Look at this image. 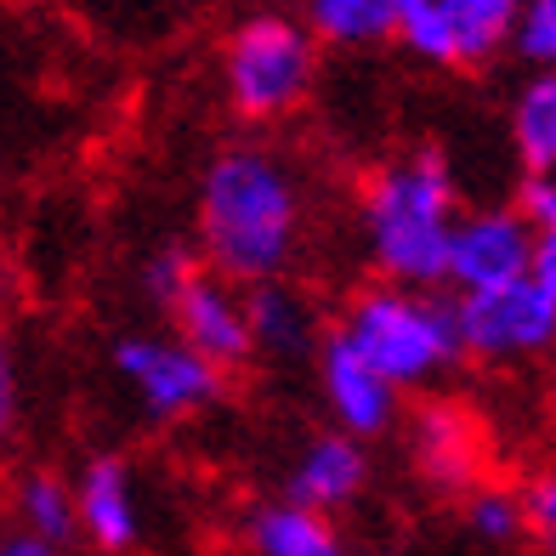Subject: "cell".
<instances>
[{"mask_svg":"<svg viewBox=\"0 0 556 556\" xmlns=\"http://www.w3.org/2000/svg\"><path fill=\"white\" fill-rule=\"evenodd\" d=\"M17 409H23V375H17V352L12 336L0 330V443L17 432Z\"/></svg>","mask_w":556,"mask_h":556,"instance_id":"obj_25","label":"cell"},{"mask_svg":"<svg viewBox=\"0 0 556 556\" xmlns=\"http://www.w3.org/2000/svg\"><path fill=\"white\" fill-rule=\"evenodd\" d=\"M392 7V40L426 68H460L454 58V35L438 0H387Z\"/></svg>","mask_w":556,"mask_h":556,"instance_id":"obj_19","label":"cell"},{"mask_svg":"<svg viewBox=\"0 0 556 556\" xmlns=\"http://www.w3.org/2000/svg\"><path fill=\"white\" fill-rule=\"evenodd\" d=\"M358 358L392 381L403 397L432 392L443 375L460 364V330H454V301L438 290H397V285H369L346 295L336 330Z\"/></svg>","mask_w":556,"mask_h":556,"instance_id":"obj_3","label":"cell"},{"mask_svg":"<svg viewBox=\"0 0 556 556\" xmlns=\"http://www.w3.org/2000/svg\"><path fill=\"white\" fill-rule=\"evenodd\" d=\"M460 522H466V534L477 545H517L522 540V505H517V489H505V483H477L460 494Z\"/></svg>","mask_w":556,"mask_h":556,"instance_id":"obj_20","label":"cell"},{"mask_svg":"<svg viewBox=\"0 0 556 556\" xmlns=\"http://www.w3.org/2000/svg\"><path fill=\"white\" fill-rule=\"evenodd\" d=\"M534 273V227L517 205H471L454 216L448 256H443V290L477 295L500 290Z\"/></svg>","mask_w":556,"mask_h":556,"instance_id":"obj_7","label":"cell"},{"mask_svg":"<svg viewBox=\"0 0 556 556\" xmlns=\"http://www.w3.org/2000/svg\"><path fill=\"white\" fill-rule=\"evenodd\" d=\"M318 86V40L295 12L256 7L222 35V97L244 125L290 119Z\"/></svg>","mask_w":556,"mask_h":556,"instance_id":"obj_4","label":"cell"},{"mask_svg":"<svg viewBox=\"0 0 556 556\" xmlns=\"http://www.w3.org/2000/svg\"><path fill=\"white\" fill-rule=\"evenodd\" d=\"M199 267H205V262H199L188 244H160V250H148V256H142L137 285H142V295L154 301V307H170L176 290H182Z\"/></svg>","mask_w":556,"mask_h":556,"instance_id":"obj_23","label":"cell"},{"mask_svg":"<svg viewBox=\"0 0 556 556\" xmlns=\"http://www.w3.org/2000/svg\"><path fill=\"white\" fill-rule=\"evenodd\" d=\"M460 182L438 148H403L358 188V250L375 285L443 290V256L460 216Z\"/></svg>","mask_w":556,"mask_h":556,"instance_id":"obj_2","label":"cell"},{"mask_svg":"<svg viewBox=\"0 0 556 556\" xmlns=\"http://www.w3.org/2000/svg\"><path fill=\"white\" fill-rule=\"evenodd\" d=\"M454 330H460V358L489 369H517L556 352V301L534 278L454 295Z\"/></svg>","mask_w":556,"mask_h":556,"instance_id":"obj_6","label":"cell"},{"mask_svg":"<svg viewBox=\"0 0 556 556\" xmlns=\"http://www.w3.org/2000/svg\"><path fill=\"white\" fill-rule=\"evenodd\" d=\"M165 330L182 341L188 352H199L211 369L233 375L244 369L256 352H250V318H244V290L227 285V278H216L211 267H199L182 290H176V301L165 307Z\"/></svg>","mask_w":556,"mask_h":556,"instance_id":"obj_10","label":"cell"},{"mask_svg":"<svg viewBox=\"0 0 556 556\" xmlns=\"http://www.w3.org/2000/svg\"><path fill=\"white\" fill-rule=\"evenodd\" d=\"M0 556H63V545H46L23 528H0Z\"/></svg>","mask_w":556,"mask_h":556,"instance_id":"obj_26","label":"cell"},{"mask_svg":"<svg viewBox=\"0 0 556 556\" xmlns=\"http://www.w3.org/2000/svg\"><path fill=\"white\" fill-rule=\"evenodd\" d=\"M511 52L528 68H556V0H522L511 23Z\"/></svg>","mask_w":556,"mask_h":556,"instance_id":"obj_22","label":"cell"},{"mask_svg":"<svg viewBox=\"0 0 556 556\" xmlns=\"http://www.w3.org/2000/svg\"><path fill=\"white\" fill-rule=\"evenodd\" d=\"M505 131L522 176H556V68H540L517 86Z\"/></svg>","mask_w":556,"mask_h":556,"instance_id":"obj_15","label":"cell"},{"mask_svg":"<svg viewBox=\"0 0 556 556\" xmlns=\"http://www.w3.org/2000/svg\"><path fill=\"white\" fill-rule=\"evenodd\" d=\"M199 262L227 285H273L290 278L307 239V188L301 170L273 142H227L199 170L193 199Z\"/></svg>","mask_w":556,"mask_h":556,"instance_id":"obj_1","label":"cell"},{"mask_svg":"<svg viewBox=\"0 0 556 556\" xmlns=\"http://www.w3.org/2000/svg\"><path fill=\"white\" fill-rule=\"evenodd\" d=\"M409 454L420 483L438 494H466L483 483V432L460 403H426L409 420Z\"/></svg>","mask_w":556,"mask_h":556,"instance_id":"obj_12","label":"cell"},{"mask_svg":"<svg viewBox=\"0 0 556 556\" xmlns=\"http://www.w3.org/2000/svg\"><path fill=\"white\" fill-rule=\"evenodd\" d=\"M244 556H358V545L346 540V528L324 511H307L285 494L256 500L239 522Z\"/></svg>","mask_w":556,"mask_h":556,"instance_id":"obj_14","label":"cell"},{"mask_svg":"<svg viewBox=\"0 0 556 556\" xmlns=\"http://www.w3.org/2000/svg\"><path fill=\"white\" fill-rule=\"evenodd\" d=\"M517 211L534 227V273L528 278L556 301V176H522Z\"/></svg>","mask_w":556,"mask_h":556,"instance_id":"obj_21","label":"cell"},{"mask_svg":"<svg viewBox=\"0 0 556 556\" xmlns=\"http://www.w3.org/2000/svg\"><path fill=\"white\" fill-rule=\"evenodd\" d=\"M7 295H12V290H7V267H0V307H7Z\"/></svg>","mask_w":556,"mask_h":556,"instance_id":"obj_27","label":"cell"},{"mask_svg":"<svg viewBox=\"0 0 556 556\" xmlns=\"http://www.w3.org/2000/svg\"><path fill=\"white\" fill-rule=\"evenodd\" d=\"M454 35V58L460 68H483L500 52H511V23L522 0H438Z\"/></svg>","mask_w":556,"mask_h":556,"instance_id":"obj_18","label":"cell"},{"mask_svg":"<svg viewBox=\"0 0 556 556\" xmlns=\"http://www.w3.org/2000/svg\"><path fill=\"white\" fill-rule=\"evenodd\" d=\"M301 23L318 46H336V52H369L392 40L387 0H301Z\"/></svg>","mask_w":556,"mask_h":556,"instance_id":"obj_17","label":"cell"},{"mask_svg":"<svg viewBox=\"0 0 556 556\" xmlns=\"http://www.w3.org/2000/svg\"><path fill=\"white\" fill-rule=\"evenodd\" d=\"M517 505H522V540L540 556H556V471L528 477L517 489Z\"/></svg>","mask_w":556,"mask_h":556,"instance_id":"obj_24","label":"cell"},{"mask_svg":"<svg viewBox=\"0 0 556 556\" xmlns=\"http://www.w3.org/2000/svg\"><path fill=\"white\" fill-rule=\"evenodd\" d=\"M307 369H313V387H318V403H324V420H330L336 432L358 438V443H381L403 426V392L392 381H381L341 336L324 330Z\"/></svg>","mask_w":556,"mask_h":556,"instance_id":"obj_9","label":"cell"},{"mask_svg":"<svg viewBox=\"0 0 556 556\" xmlns=\"http://www.w3.org/2000/svg\"><path fill=\"white\" fill-rule=\"evenodd\" d=\"M244 318H250V352L267 364H313L324 341L318 307L295 278H273V285L244 290Z\"/></svg>","mask_w":556,"mask_h":556,"instance_id":"obj_13","label":"cell"},{"mask_svg":"<svg viewBox=\"0 0 556 556\" xmlns=\"http://www.w3.org/2000/svg\"><path fill=\"white\" fill-rule=\"evenodd\" d=\"M74 489V540H86L97 556H131L148 540V505L137 466L114 448L86 454L68 471Z\"/></svg>","mask_w":556,"mask_h":556,"instance_id":"obj_8","label":"cell"},{"mask_svg":"<svg viewBox=\"0 0 556 556\" xmlns=\"http://www.w3.org/2000/svg\"><path fill=\"white\" fill-rule=\"evenodd\" d=\"M375 483V454L369 443L336 432V426H318L295 443L290 466H285V500L307 505V511H324V517H341L352 511Z\"/></svg>","mask_w":556,"mask_h":556,"instance_id":"obj_11","label":"cell"},{"mask_svg":"<svg viewBox=\"0 0 556 556\" xmlns=\"http://www.w3.org/2000/svg\"><path fill=\"white\" fill-rule=\"evenodd\" d=\"M109 375L125 392V403L154 420V426H182L193 415H205L222 397L227 375L211 369L199 352H188L170 330H131L109 346Z\"/></svg>","mask_w":556,"mask_h":556,"instance_id":"obj_5","label":"cell"},{"mask_svg":"<svg viewBox=\"0 0 556 556\" xmlns=\"http://www.w3.org/2000/svg\"><path fill=\"white\" fill-rule=\"evenodd\" d=\"M7 511H12V528H23V534H35L46 545H74V489H68V471L29 466L7 489Z\"/></svg>","mask_w":556,"mask_h":556,"instance_id":"obj_16","label":"cell"}]
</instances>
